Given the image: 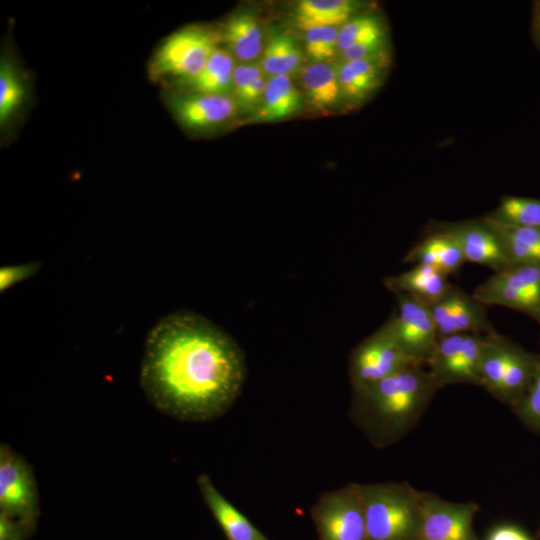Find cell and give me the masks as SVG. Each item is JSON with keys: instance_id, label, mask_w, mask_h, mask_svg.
Instances as JSON below:
<instances>
[{"instance_id": "obj_36", "label": "cell", "mask_w": 540, "mask_h": 540, "mask_svg": "<svg viewBox=\"0 0 540 540\" xmlns=\"http://www.w3.org/2000/svg\"><path fill=\"white\" fill-rule=\"evenodd\" d=\"M486 540H531L529 535L521 528L503 524L493 528Z\"/></svg>"}, {"instance_id": "obj_25", "label": "cell", "mask_w": 540, "mask_h": 540, "mask_svg": "<svg viewBox=\"0 0 540 540\" xmlns=\"http://www.w3.org/2000/svg\"><path fill=\"white\" fill-rule=\"evenodd\" d=\"M301 60L295 40L287 33L277 32L267 42L260 63L263 72L270 77L289 76L299 68Z\"/></svg>"}, {"instance_id": "obj_23", "label": "cell", "mask_w": 540, "mask_h": 540, "mask_svg": "<svg viewBox=\"0 0 540 540\" xmlns=\"http://www.w3.org/2000/svg\"><path fill=\"white\" fill-rule=\"evenodd\" d=\"M234 67L232 54L218 47L201 72L183 85L197 93L228 95L233 92Z\"/></svg>"}, {"instance_id": "obj_29", "label": "cell", "mask_w": 540, "mask_h": 540, "mask_svg": "<svg viewBox=\"0 0 540 540\" xmlns=\"http://www.w3.org/2000/svg\"><path fill=\"white\" fill-rule=\"evenodd\" d=\"M340 27H314L305 30L307 54L316 62L332 58L338 50Z\"/></svg>"}, {"instance_id": "obj_13", "label": "cell", "mask_w": 540, "mask_h": 540, "mask_svg": "<svg viewBox=\"0 0 540 540\" xmlns=\"http://www.w3.org/2000/svg\"><path fill=\"white\" fill-rule=\"evenodd\" d=\"M431 228L451 236L460 247L466 262L486 266L494 273L510 266L497 234L484 218L438 223Z\"/></svg>"}, {"instance_id": "obj_17", "label": "cell", "mask_w": 540, "mask_h": 540, "mask_svg": "<svg viewBox=\"0 0 540 540\" xmlns=\"http://www.w3.org/2000/svg\"><path fill=\"white\" fill-rule=\"evenodd\" d=\"M389 56L374 59L341 61L336 67L342 98L359 103L381 85Z\"/></svg>"}, {"instance_id": "obj_37", "label": "cell", "mask_w": 540, "mask_h": 540, "mask_svg": "<svg viewBox=\"0 0 540 540\" xmlns=\"http://www.w3.org/2000/svg\"><path fill=\"white\" fill-rule=\"evenodd\" d=\"M531 33L535 45L540 50V10H533Z\"/></svg>"}, {"instance_id": "obj_22", "label": "cell", "mask_w": 540, "mask_h": 540, "mask_svg": "<svg viewBox=\"0 0 540 540\" xmlns=\"http://www.w3.org/2000/svg\"><path fill=\"white\" fill-rule=\"evenodd\" d=\"M302 108V97L289 76L270 77L267 81L261 108L254 121L270 122L287 118Z\"/></svg>"}, {"instance_id": "obj_4", "label": "cell", "mask_w": 540, "mask_h": 540, "mask_svg": "<svg viewBox=\"0 0 540 540\" xmlns=\"http://www.w3.org/2000/svg\"><path fill=\"white\" fill-rule=\"evenodd\" d=\"M218 35L204 27L182 28L158 46L148 64L154 82L174 79L183 85L197 76L218 48Z\"/></svg>"}, {"instance_id": "obj_19", "label": "cell", "mask_w": 540, "mask_h": 540, "mask_svg": "<svg viewBox=\"0 0 540 540\" xmlns=\"http://www.w3.org/2000/svg\"><path fill=\"white\" fill-rule=\"evenodd\" d=\"M484 219L497 234L510 266L540 264V227H521Z\"/></svg>"}, {"instance_id": "obj_34", "label": "cell", "mask_w": 540, "mask_h": 540, "mask_svg": "<svg viewBox=\"0 0 540 540\" xmlns=\"http://www.w3.org/2000/svg\"><path fill=\"white\" fill-rule=\"evenodd\" d=\"M34 531L22 521L0 514V540H26Z\"/></svg>"}, {"instance_id": "obj_30", "label": "cell", "mask_w": 540, "mask_h": 540, "mask_svg": "<svg viewBox=\"0 0 540 540\" xmlns=\"http://www.w3.org/2000/svg\"><path fill=\"white\" fill-rule=\"evenodd\" d=\"M513 408L529 429L540 431V367L524 396Z\"/></svg>"}, {"instance_id": "obj_8", "label": "cell", "mask_w": 540, "mask_h": 540, "mask_svg": "<svg viewBox=\"0 0 540 540\" xmlns=\"http://www.w3.org/2000/svg\"><path fill=\"white\" fill-rule=\"evenodd\" d=\"M0 514L36 528L37 483L31 466L7 444L0 446Z\"/></svg>"}, {"instance_id": "obj_5", "label": "cell", "mask_w": 540, "mask_h": 540, "mask_svg": "<svg viewBox=\"0 0 540 540\" xmlns=\"http://www.w3.org/2000/svg\"><path fill=\"white\" fill-rule=\"evenodd\" d=\"M411 366H420L396 342L388 322L362 340L349 357V377L353 393Z\"/></svg>"}, {"instance_id": "obj_16", "label": "cell", "mask_w": 540, "mask_h": 540, "mask_svg": "<svg viewBox=\"0 0 540 540\" xmlns=\"http://www.w3.org/2000/svg\"><path fill=\"white\" fill-rule=\"evenodd\" d=\"M403 261L431 266L448 276L457 274L466 262L457 242L431 227L427 235L407 252Z\"/></svg>"}, {"instance_id": "obj_28", "label": "cell", "mask_w": 540, "mask_h": 540, "mask_svg": "<svg viewBox=\"0 0 540 540\" xmlns=\"http://www.w3.org/2000/svg\"><path fill=\"white\" fill-rule=\"evenodd\" d=\"M386 29L382 21L373 15L352 17L339 29V52L365 42L385 41Z\"/></svg>"}, {"instance_id": "obj_18", "label": "cell", "mask_w": 540, "mask_h": 540, "mask_svg": "<svg viewBox=\"0 0 540 540\" xmlns=\"http://www.w3.org/2000/svg\"><path fill=\"white\" fill-rule=\"evenodd\" d=\"M392 292L407 294L430 307L451 287L448 275L431 266L416 264L412 269L384 279Z\"/></svg>"}, {"instance_id": "obj_26", "label": "cell", "mask_w": 540, "mask_h": 540, "mask_svg": "<svg viewBox=\"0 0 540 540\" xmlns=\"http://www.w3.org/2000/svg\"><path fill=\"white\" fill-rule=\"evenodd\" d=\"M486 217L507 225L540 227V199L503 196L495 210Z\"/></svg>"}, {"instance_id": "obj_35", "label": "cell", "mask_w": 540, "mask_h": 540, "mask_svg": "<svg viewBox=\"0 0 540 540\" xmlns=\"http://www.w3.org/2000/svg\"><path fill=\"white\" fill-rule=\"evenodd\" d=\"M267 81L264 76L256 79L249 88L236 100L243 107H250L263 99ZM262 101V100H261Z\"/></svg>"}, {"instance_id": "obj_38", "label": "cell", "mask_w": 540, "mask_h": 540, "mask_svg": "<svg viewBox=\"0 0 540 540\" xmlns=\"http://www.w3.org/2000/svg\"><path fill=\"white\" fill-rule=\"evenodd\" d=\"M533 10H540V0L533 2Z\"/></svg>"}, {"instance_id": "obj_1", "label": "cell", "mask_w": 540, "mask_h": 540, "mask_svg": "<svg viewBox=\"0 0 540 540\" xmlns=\"http://www.w3.org/2000/svg\"><path fill=\"white\" fill-rule=\"evenodd\" d=\"M246 376L244 355L223 329L186 310L160 319L148 334L140 382L160 411L184 421L223 415Z\"/></svg>"}, {"instance_id": "obj_21", "label": "cell", "mask_w": 540, "mask_h": 540, "mask_svg": "<svg viewBox=\"0 0 540 540\" xmlns=\"http://www.w3.org/2000/svg\"><path fill=\"white\" fill-rule=\"evenodd\" d=\"M222 37L228 51L243 62L254 61L262 50V29L251 13H238L226 23Z\"/></svg>"}, {"instance_id": "obj_10", "label": "cell", "mask_w": 540, "mask_h": 540, "mask_svg": "<svg viewBox=\"0 0 540 540\" xmlns=\"http://www.w3.org/2000/svg\"><path fill=\"white\" fill-rule=\"evenodd\" d=\"M393 294L398 311L387 321L391 332L411 359L420 366L427 364L439 338L431 311L407 294Z\"/></svg>"}, {"instance_id": "obj_12", "label": "cell", "mask_w": 540, "mask_h": 540, "mask_svg": "<svg viewBox=\"0 0 540 540\" xmlns=\"http://www.w3.org/2000/svg\"><path fill=\"white\" fill-rule=\"evenodd\" d=\"M429 309L439 338L461 333L487 335L496 331L488 318L487 306L453 284Z\"/></svg>"}, {"instance_id": "obj_27", "label": "cell", "mask_w": 540, "mask_h": 540, "mask_svg": "<svg viewBox=\"0 0 540 540\" xmlns=\"http://www.w3.org/2000/svg\"><path fill=\"white\" fill-rule=\"evenodd\" d=\"M27 97V87L19 71L8 60L0 65V124L5 126L19 112Z\"/></svg>"}, {"instance_id": "obj_14", "label": "cell", "mask_w": 540, "mask_h": 540, "mask_svg": "<svg viewBox=\"0 0 540 540\" xmlns=\"http://www.w3.org/2000/svg\"><path fill=\"white\" fill-rule=\"evenodd\" d=\"M169 107L185 128L206 131L229 121L236 113L237 103L228 95L195 92L171 97Z\"/></svg>"}, {"instance_id": "obj_20", "label": "cell", "mask_w": 540, "mask_h": 540, "mask_svg": "<svg viewBox=\"0 0 540 540\" xmlns=\"http://www.w3.org/2000/svg\"><path fill=\"white\" fill-rule=\"evenodd\" d=\"M360 4L350 0H302L295 18L304 30L314 27H341L350 20Z\"/></svg>"}, {"instance_id": "obj_24", "label": "cell", "mask_w": 540, "mask_h": 540, "mask_svg": "<svg viewBox=\"0 0 540 540\" xmlns=\"http://www.w3.org/2000/svg\"><path fill=\"white\" fill-rule=\"evenodd\" d=\"M302 83L308 100L316 109H329L342 97L336 67L326 62L305 67Z\"/></svg>"}, {"instance_id": "obj_32", "label": "cell", "mask_w": 540, "mask_h": 540, "mask_svg": "<svg viewBox=\"0 0 540 540\" xmlns=\"http://www.w3.org/2000/svg\"><path fill=\"white\" fill-rule=\"evenodd\" d=\"M343 61L374 59L387 56L386 40L365 42L341 51Z\"/></svg>"}, {"instance_id": "obj_3", "label": "cell", "mask_w": 540, "mask_h": 540, "mask_svg": "<svg viewBox=\"0 0 540 540\" xmlns=\"http://www.w3.org/2000/svg\"><path fill=\"white\" fill-rule=\"evenodd\" d=\"M358 486L368 540H419L421 491L405 482Z\"/></svg>"}, {"instance_id": "obj_2", "label": "cell", "mask_w": 540, "mask_h": 540, "mask_svg": "<svg viewBox=\"0 0 540 540\" xmlns=\"http://www.w3.org/2000/svg\"><path fill=\"white\" fill-rule=\"evenodd\" d=\"M442 386L422 366H411L353 393L350 416L376 447L399 440Z\"/></svg>"}, {"instance_id": "obj_9", "label": "cell", "mask_w": 540, "mask_h": 540, "mask_svg": "<svg viewBox=\"0 0 540 540\" xmlns=\"http://www.w3.org/2000/svg\"><path fill=\"white\" fill-rule=\"evenodd\" d=\"M485 335L453 334L438 338L428 360L429 372L442 386L480 385V361Z\"/></svg>"}, {"instance_id": "obj_31", "label": "cell", "mask_w": 540, "mask_h": 540, "mask_svg": "<svg viewBox=\"0 0 540 540\" xmlns=\"http://www.w3.org/2000/svg\"><path fill=\"white\" fill-rule=\"evenodd\" d=\"M261 63L252 61L236 65L233 70V94L237 100L249 86L263 76Z\"/></svg>"}, {"instance_id": "obj_33", "label": "cell", "mask_w": 540, "mask_h": 540, "mask_svg": "<svg viewBox=\"0 0 540 540\" xmlns=\"http://www.w3.org/2000/svg\"><path fill=\"white\" fill-rule=\"evenodd\" d=\"M41 264L30 262L21 265L5 266L0 270V290L4 291L14 284L34 276Z\"/></svg>"}, {"instance_id": "obj_39", "label": "cell", "mask_w": 540, "mask_h": 540, "mask_svg": "<svg viewBox=\"0 0 540 540\" xmlns=\"http://www.w3.org/2000/svg\"><path fill=\"white\" fill-rule=\"evenodd\" d=\"M538 537L540 538V526H539V529H538Z\"/></svg>"}, {"instance_id": "obj_6", "label": "cell", "mask_w": 540, "mask_h": 540, "mask_svg": "<svg viewBox=\"0 0 540 540\" xmlns=\"http://www.w3.org/2000/svg\"><path fill=\"white\" fill-rule=\"evenodd\" d=\"M310 513L318 540H368L358 483L323 493Z\"/></svg>"}, {"instance_id": "obj_15", "label": "cell", "mask_w": 540, "mask_h": 540, "mask_svg": "<svg viewBox=\"0 0 540 540\" xmlns=\"http://www.w3.org/2000/svg\"><path fill=\"white\" fill-rule=\"evenodd\" d=\"M201 496L227 540H269L220 493L207 474L197 478Z\"/></svg>"}, {"instance_id": "obj_7", "label": "cell", "mask_w": 540, "mask_h": 540, "mask_svg": "<svg viewBox=\"0 0 540 540\" xmlns=\"http://www.w3.org/2000/svg\"><path fill=\"white\" fill-rule=\"evenodd\" d=\"M472 295L486 306H504L540 324V264L509 266L478 285Z\"/></svg>"}, {"instance_id": "obj_11", "label": "cell", "mask_w": 540, "mask_h": 540, "mask_svg": "<svg viewBox=\"0 0 540 540\" xmlns=\"http://www.w3.org/2000/svg\"><path fill=\"white\" fill-rule=\"evenodd\" d=\"M477 511L474 502H451L421 492L419 540H478L473 526Z\"/></svg>"}]
</instances>
